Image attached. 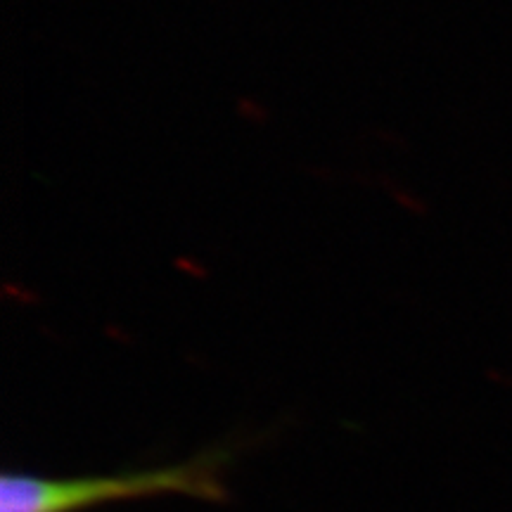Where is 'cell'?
I'll use <instances>...</instances> for the list:
<instances>
[{
	"label": "cell",
	"mask_w": 512,
	"mask_h": 512,
	"mask_svg": "<svg viewBox=\"0 0 512 512\" xmlns=\"http://www.w3.org/2000/svg\"><path fill=\"white\" fill-rule=\"evenodd\" d=\"M3 294L5 297H12V299H17V302H24V304H31V302H36V292H31L27 285H22V283H3Z\"/></svg>",
	"instance_id": "5"
},
{
	"label": "cell",
	"mask_w": 512,
	"mask_h": 512,
	"mask_svg": "<svg viewBox=\"0 0 512 512\" xmlns=\"http://www.w3.org/2000/svg\"><path fill=\"white\" fill-rule=\"evenodd\" d=\"M171 266H174L178 273L190 275V278H195V280H202V278H207V275H209L207 264L197 259V256H192V254H178L176 259L171 261Z\"/></svg>",
	"instance_id": "4"
},
{
	"label": "cell",
	"mask_w": 512,
	"mask_h": 512,
	"mask_svg": "<svg viewBox=\"0 0 512 512\" xmlns=\"http://www.w3.org/2000/svg\"><path fill=\"white\" fill-rule=\"evenodd\" d=\"M235 112H238V117L242 121L254 126H264L271 121V110H268L264 102L249 98V95H240L238 102H235Z\"/></svg>",
	"instance_id": "3"
},
{
	"label": "cell",
	"mask_w": 512,
	"mask_h": 512,
	"mask_svg": "<svg viewBox=\"0 0 512 512\" xmlns=\"http://www.w3.org/2000/svg\"><path fill=\"white\" fill-rule=\"evenodd\" d=\"M233 451L216 446L174 465L143 467L114 475L50 479L31 472H3L0 512H83L95 505L157 496H188L207 503L228 501L223 472Z\"/></svg>",
	"instance_id": "1"
},
{
	"label": "cell",
	"mask_w": 512,
	"mask_h": 512,
	"mask_svg": "<svg viewBox=\"0 0 512 512\" xmlns=\"http://www.w3.org/2000/svg\"><path fill=\"white\" fill-rule=\"evenodd\" d=\"M382 185L384 190H387V195L392 197V200L399 204L403 211H408V214L413 216H427L430 214V207H427V202L422 200V197L415 195L408 188H403V185L389 181V178H382Z\"/></svg>",
	"instance_id": "2"
}]
</instances>
